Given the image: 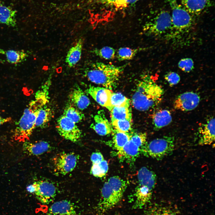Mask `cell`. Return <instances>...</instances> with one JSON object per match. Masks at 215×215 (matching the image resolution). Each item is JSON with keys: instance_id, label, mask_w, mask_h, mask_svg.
<instances>
[{"instance_id": "6da1fadb", "label": "cell", "mask_w": 215, "mask_h": 215, "mask_svg": "<svg viewBox=\"0 0 215 215\" xmlns=\"http://www.w3.org/2000/svg\"><path fill=\"white\" fill-rule=\"evenodd\" d=\"M164 90L148 75H143L139 81L132 97V102L137 110L145 111L153 108L161 101Z\"/></svg>"}, {"instance_id": "7a4b0ae2", "label": "cell", "mask_w": 215, "mask_h": 215, "mask_svg": "<svg viewBox=\"0 0 215 215\" xmlns=\"http://www.w3.org/2000/svg\"><path fill=\"white\" fill-rule=\"evenodd\" d=\"M127 64L117 66L98 62L91 63L84 71V75L89 80L112 90L117 86L120 77Z\"/></svg>"}, {"instance_id": "3957f363", "label": "cell", "mask_w": 215, "mask_h": 215, "mask_svg": "<svg viewBox=\"0 0 215 215\" xmlns=\"http://www.w3.org/2000/svg\"><path fill=\"white\" fill-rule=\"evenodd\" d=\"M171 10V36L177 37L187 33L195 24L194 17L176 0H169Z\"/></svg>"}, {"instance_id": "277c9868", "label": "cell", "mask_w": 215, "mask_h": 215, "mask_svg": "<svg viewBox=\"0 0 215 215\" xmlns=\"http://www.w3.org/2000/svg\"><path fill=\"white\" fill-rule=\"evenodd\" d=\"M42 108L34 100L29 105L16 124L13 133L16 140L24 142L29 139L36 128V121L39 112Z\"/></svg>"}, {"instance_id": "5b68a950", "label": "cell", "mask_w": 215, "mask_h": 215, "mask_svg": "<svg viewBox=\"0 0 215 215\" xmlns=\"http://www.w3.org/2000/svg\"><path fill=\"white\" fill-rule=\"evenodd\" d=\"M153 17L143 25L142 30L146 35L159 36L171 31L172 27L171 13L165 10H160Z\"/></svg>"}, {"instance_id": "8992f818", "label": "cell", "mask_w": 215, "mask_h": 215, "mask_svg": "<svg viewBox=\"0 0 215 215\" xmlns=\"http://www.w3.org/2000/svg\"><path fill=\"white\" fill-rule=\"evenodd\" d=\"M141 151L148 156L161 160L172 154L174 148V138L165 136L154 139L142 148Z\"/></svg>"}, {"instance_id": "52a82bcc", "label": "cell", "mask_w": 215, "mask_h": 215, "mask_svg": "<svg viewBox=\"0 0 215 215\" xmlns=\"http://www.w3.org/2000/svg\"><path fill=\"white\" fill-rule=\"evenodd\" d=\"M76 124L62 115L58 119L56 128L63 138L73 142H77L81 138L82 133Z\"/></svg>"}, {"instance_id": "ba28073f", "label": "cell", "mask_w": 215, "mask_h": 215, "mask_svg": "<svg viewBox=\"0 0 215 215\" xmlns=\"http://www.w3.org/2000/svg\"><path fill=\"white\" fill-rule=\"evenodd\" d=\"M78 158V156L74 153L62 152L57 154L53 160L55 171L63 175L71 172L75 168Z\"/></svg>"}, {"instance_id": "9c48e42d", "label": "cell", "mask_w": 215, "mask_h": 215, "mask_svg": "<svg viewBox=\"0 0 215 215\" xmlns=\"http://www.w3.org/2000/svg\"><path fill=\"white\" fill-rule=\"evenodd\" d=\"M34 193L36 198L42 203L48 204L54 199L56 194V188L52 183L45 180H40L33 184Z\"/></svg>"}, {"instance_id": "30bf717a", "label": "cell", "mask_w": 215, "mask_h": 215, "mask_svg": "<svg viewBox=\"0 0 215 215\" xmlns=\"http://www.w3.org/2000/svg\"><path fill=\"white\" fill-rule=\"evenodd\" d=\"M200 96L196 93L186 92L178 95L173 102L175 109L183 111L192 110L199 104Z\"/></svg>"}, {"instance_id": "8fae6325", "label": "cell", "mask_w": 215, "mask_h": 215, "mask_svg": "<svg viewBox=\"0 0 215 215\" xmlns=\"http://www.w3.org/2000/svg\"><path fill=\"white\" fill-rule=\"evenodd\" d=\"M199 145H210L215 140V119L212 116L200 125L198 129Z\"/></svg>"}, {"instance_id": "7c38bea8", "label": "cell", "mask_w": 215, "mask_h": 215, "mask_svg": "<svg viewBox=\"0 0 215 215\" xmlns=\"http://www.w3.org/2000/svg\"><path fill=\"white\" fill-rule=\"evenodd\" d=\"M87 91L99 104L111 110L113 108L110 103L113 92L110 90L104 87L90 86Z\"/></svg>"}, {"instance_id": "4fadbf2b", "label": "cell", "mask_w": 215, "mask_h": 215, "mask_svg": "<svg viewBox=\"0 0 215 215\" xmlns=\"http://www.w3.org/2000/svg\"><path fill=\"white\" fill-rule=\"evenodd\" d=\"M94 122L90 127L100 136L113 133L114 130L103 111H99L94 117Z\"/></svg>"}, {"instance_id": "5bb4252c", "label": "cell", "mask_w": 215, "mask_h": 215, "mask_svg": "<svg viewBox=\"0 0 215 215\" xmlns=\"http://www.w3.org/2000/svg\"><path fill=\"white\" fill-rule=\"evenodd\" d=\"M48 215H76L74 204L69 200H62L54 203L50 207Z\"/></svg>"}, {"instance_id": "9a60e30c", "label": "cell", "mask_w": 215, "mask_h": 215, "mask_svg": "<svg viewBox=\"0 0 215 215\" xmlns=\"http://www.w3.org/2000/svg\"><path fill=\"white\" fill-rule=\"evenodd\" d=\"M152 191L145 186H139L134 194L135 199L132 208L134 209L142 208L150 201Z\"/></svg>"}, {"instance_id": "2e32d148", "label": "cell", "mask_w": 215, "mask_h": 215, "mask_svg": "<svg viewBox=\"0 0 215 215\" xmlns=\"http://www.w3.org/2000/svg\"><path fill=\"white\" fill-rule=\"evenodd\" d=\"M184 7L194 16L200 15L210 5V0H181Z\"/></svg>"}, {"instance_id": "e0dca14e", "label": "cell", "mask_w": 215, "mask_h": 215, "mask_svg": "<svg viewBox=\"0 0 215 215\" xmlns=\"http://www.w3.org/2000/svg\"><path fill=\"white\" fill-rule=\"evenodd\" d=\"M24 152L29 155H39L50 150L51 147L45 141L32 143L27 141L24 142L23 146Z\"/></svg>"}, {"instance_id": "ac0fdd59", "label": "cell", "mask_w": 215, "mask_h": 215, "mask_svg": "<svg viewBox=\"0 0 215 215\" xmlns=\"http://www.w3.org/2000/svg\"><path fill=\"white\" fill-rule=\"evenodd\" d=\"M71 102L79 109L83 110L87 108L90 103L89 98L79 87L73 89L69 95Z\"/></svg>"}, {"instance_id": "d6986e66", "label": "cell", "mask_w": 215, "mask_h": 215, "mask_svg": "<svg viewBox=\"0 0 215 215\" xmlns=\"http://www.w3.org/2000/svg\"><path fill=\"white\" fill-rule=\"evenodd\" d=\"M137 177L139 185L145 186L153 190L156 182V176L152 171L147 168H142L138 171Z\"/></svg>"}, {"instance_id": "ffe728a7", "label": "cell", "mask_w": 215, "mask_h": 215, "mask_svg": "<svg viewBox=\"0 0 215 215\" xmlns=\"http://www.w3.org/2000/svg\"><path fill=\"white\" fill-rule=\"evenodd\" d=\"M83 42V39L82 38L79 39L76 43L71 47L67 52L65 62L69 67H74L80 60Z\"/></svg>"}, {"instance_id": "44dd1931", "label": "cell", "mask_w": 215, "mask_h": 215, "mask_svg": "<svg viewBox=\"0 0 215 215\" xmlns=\"http://www.w3.org/2000/svg\"><path fill=\"white\" fill-rule=\"evenodd\" d=\"M172 121L171 112L166 109L157 111L152 117V122L155 130H158L170 124Z\"/></svg>"}, {"instance_id": "7402d4cb", "label": "cell", "mask_w": 215, "mask_h": 215, "mask_svg": "<svg viewBox=\"0 0 215 215\" xmlns=\"http://www.w3.org/2000/svg\"><path fill=\"white\" fill-rule=\"evenodd\" d=\"M143 215H177L174 208L170 205L155 204L149 206Z\"/></svg>"}, {"instance_id": "603a6c76", "label": "cell", "mask_w": 215, "mask_h": 215, "mask_svg": "<svg viewBox=\"0 0 215 215\" xmlns=\"http://www.w3.org/2000/svg\"><path fill=\"white\" fill-rule=\"evenodd\" d=\"M141 149L130 139L120 150L118 155L121 159L133 161L139 155Z\"/></svg>"}, {"instance_id": "cb8c5ba5", "label": "cell", "mask_w": 215, "mask_h": 215, "mask_svg": "<svg viewBox=\"0 0 215 215\" xmlns=\"http://www.w3.org/2000/svg\"><path fill=\"white\" fill-rule=\"evenodd\" d=\"M16 11L0 2V22L8 26L15 27L16 24Z\"/></svg>"}, {"instance_id": "d4e9b609", "label": "cell", "mask_w": 215, "mask_h": 215, "mask_svg": "<svg viewBox=\"0 0 215 215\" xmlns=\"http://www.w3.org/2000/svg\"><path fill=\"white\" fill-rule=\"evenodd\" d=\"M0 53L5 56L7 61L9 63L16 64L26 60L28 54L23 50H4L0 49Z\"/></svg>"}, {"instance_id": "484cf974", "label": "cell", "mask_w": 215, "mask_h": 215, "mask_svg": "<svg viewBox=\"0 0 215 215\" xmlns=\"http://www.w3.org/2000/svg\"><path fill=\"white\" fill-rule=\"evenodd\" d=\"M110 111L111 122L116 120H132L130 105L113 107Z\"/></svg>"}, {"instance_id": "4316f807", "label": "cell", "mask_w": 215, "mask_h": 215, "mask_svg": "<svg viewBox=\"0 0 215 215\" xmlns=\"http://www.w3.org/2000/svg\"><path fill=\"white\" fill-rule=\"evenodd\" d=\"M107 182L116 196L121 200L127 187L126 182L116 176L110 177Z\"/></svg>"}, {"instance_id": "83f0119b", "label": "cell", "mask_w": 215, "mask_h": 215, "mask_svg": "<svg viewBox=\"0 0 215 215\" xmlns=\"http://www.w3.org/2000/svg\"><path fill=\"white\" fill-rule=\"evenodd\" d=\"M52 117L51 109L46 105L39 110L36 121V127L44 128L48 126Z\"/></svg>"}, {"instance_id": "f1b7e54d", "label": "cell", "mask_w": 215, "mask_h": 215, "mask_svg": "<svg viewBox=\"0 0 215 215\" xmlns=\"http://www.w3.org/2000/svg\"><path fill=\"white\" fill-rule=\"evenodd\" d=\"M141 50V48H132L128 47H121L116 52V57L119 61L132 60Z\"/></svg>"}, {"instance_id": "f546056e", "label": "cell", "mask_w": 215, "mask_h": 215, "mask_svg": "<svg viewBox=\"0 0 215 215\" xmlns=\"http://www.w3.org/2000/svg\"><path fill=\"white\" fill-rule=\"evenodd\" d=\"M113 133L114 146L115 149L119 151L130 140V135L129 133L121 132L115 129Z\"/></svg>"}, {"instance_id": "4dcf8cb0", "label": "cell", "mask_w": 215, "mask_h": 215, "mask_svg": "<svg viewBox=\"0 0 215 215\" xmlns=\"http://www.w3.org/2000/svg\"><path fill=\"white\" fill-rule=\"evenodd\" d=\"M63 115L76 123L81 122L85 117L83 113L71 105H68L65 108Z\"/></svg>"}, {"instance_id": "1f68e13d", "label": "cell", "mask_w": 215, "mask_h": 215, "mask_svg": "<svg viewBox=\"0 0 215 215\" xmlns=\"http://www.w3.org/2000/svg\"><path fill=\"white\" fill-rule=\"evenodd\" d=\"M98 56L105 60H111L116 57V51L113 47L105 46L100 48H95L92 52Z\"/></svg>"}, {"instance_id": "d6a6232c", "label": "cell", "mask_w": 215, "mask_h": 215, "mask_svg": "<svg viewBox=\"0 0 215 215\" xmlns=\"http://www.w3.org/2000/svg\"><path fill=\"white\" fill-rule=\"evenodd\" d=\"M108 168L107 162L104 160L99 164H93L90 172L94 176L101 177L104 176L107 173Z\"/></svg>"}, {"instance_id": "836d02e7", "label": "cell", "mask_w": 215, "mask_h": 215, "mask_svg": "<svg viewBox=\"0 0 215 215\" xmlns=\"http://www.w3.org/2000/svg\"><path fill=\"white\" fill-rule=\"evenodd\" d=\"M110 103L112 108L115 106L130 105V104L129 99L120 93H112Z\"/></svg>"}, {"instance_id": "e575fe53", "label": "cell", "mask_w": 215, "mask_h": 215, "mask_svg": "<svg viewBox=\"0 0 215 215\" xmlns=\"http://www.w3.org/2000/svg\"><path fill=\"white\" fill-rule=\"evenodd\" d=\"M111 123L115 129L121 132L129 133L131 130L132 120H116Z\"/></svg>"}, {"instance_id": "d590c367", "label": "cell", "mask_w": 215, "mask_h": 215, "mask_svg": "<svg viewBox=\"0 0 215 215\" xmlns=\"http://www.w3.org/2000/svg\"><path fill=\"white\" fill-rule=\"evenodd\" d=\"M178 66L182 71L189 73L194 69V62L193 59L191 58H183L179 62Z\"/></svg>"}, {"instance_id": "8d00e7d4", "label": "cell", "mask_w": 215, "mask_h": 215, "mask_svg": "<svg viewBox=\"0 0 215 215\" xmlns=\"http://www.w3.org/2000/svg\"><path fill=\"white\" fill-rule=\"evenodd\" d=\"M147 134L145 133H136L130 136V139L139 148H142L146 144Z\"/></svg>"}, {"instance_id": "74e56055", "label": "cell", "mask_w": 215, "mask_h": 215, "mask_svg": "<svg viewBox=\"0 0 215 215\" xmlns=\"http://www.w3.org/2000/svg\"><path fill=\"white\" fill-rule=\"evenodd\" d=\"M164 78L170 86L175 85L179 82L180 78L179 75L174 72H169L166 74Z\"/></svg>"}, {"instance_id": "f35d334b", "label": "cell", "mask_w": 215, "mask_h": 215, "mask_svg": "<svg viewBox=\"0 0 215 215\" xmlns=\"http://www.w3.org/2000/svg\"><path fill=\"white\" fill-rule=\"evenodd\" d=\"M138 0H117L114 5V10L117 11L124 8L136 3Z\"/></svg>"}, {"instance_id": "ab89813d", "label": "cell", "mask_w": 215, "mask_h": 215, "mask_svg": "<svg viewBox=\"0 0 215 215\" xmlns=\"http://www.w3.org/2000/svg\"><path fill=\"white\" fill-rule=\"evenodd\" d=\"M90 159L93 164H99L104 160L102 155L99 152L93 153L91 155Z\"/></svg>"}, {"instance_id": "60d3db41", "label": "cell", "mask_w": 215, "mask_h": 215, "mask_svg": "<svg viewBox=\"0 0 215 215\" xmlns=\"http://www.w3.org/2000/svg\"><path fill=\"white\" fill-rule=\"evenodd\" d=\"M11 120L10 117H4L0 115V126L5 123L10 122Z\"/></svg>"}, {"instance_id": "b9f144b4", "label": "cell", "mask_w": 215, "mask_h": 215, "mask_svg": "<svg viewBox=\"0 0 215 215\" xmlns=\"http://www.w3.org/2000/svg\"><path fill=\"white\" fill-rule=\"evenodd\" d=\"M116 215H119V214H116Z\"/></svg>"}]
</instances>
